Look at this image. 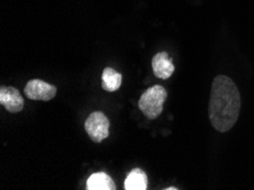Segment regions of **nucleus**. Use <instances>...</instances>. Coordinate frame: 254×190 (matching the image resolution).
I'll return each instance as SVG.
<instances>
[{
    "label": "nucleus",
    "mask_w": 254,
    "mask_h": 190,
    "mask_svg": "<svg viewBox=\"0 0 254 190\" xmlns=\"http://www.w3.org/2000/svg\"><path fill=\"white\" fill-rule=\"evenodd\" d=\"M84 130L94 142H102L110 134V120L103 112H92L84 122Z\"/></svg>",
    "instance_id": "obj_3"
},
{
    "label": "nucleus",
    "mask_w": 254,
    "mask_h": 190,
    "mask_svg": "<svg viewBox=\"0 0 254 190\" xmlns=\"http://www.w3.org/2000/svg\"><path fill=\"white\" fill-rule=\"evenodd\" d=\"M122 84L121 73L115 71L112 67H105L102 75V88L105 91L114 92L120 89Z\"/></svg>",
    "instance_id": "obj_9"
},
{
    "label": "nucleus",
    "mask_w": 254,
    "mask_h": 190,
    "mask_svg": "<svg viewBox=\"0 0 254 190\" xmlns=\"http://www.w3.org/2000/svg\"><path fill=\"white\" fill-rule=\"evenodd\" d=\"M88 190H115L114 181L109 174L105 172H97L91 174L87 180Z\"/></svg>",
    "instance_id": "obj_7"
},
{
    "label": "nucleus",
    "mask_w": 254,
    "mask_h": 190,
    "mask_svg": "<svg viewBox=\"0 0 254 190\" xmlns=\"http://www.w3.org/2000/svg\"><path fill=\"white\" fill-rule=\"evenodd\" d=\"M167 190H177L178 188H175V187H169V188H165Z\"/></svg>",
    "instance_id": "obj_10"
},
{
    "label": "nucleus",
    "mask_w": 254,
    "mask_h": 190,
    "mask_svg": "<svg viewBox=\"0 0 254 190\" xmlns=\"http://www.w3.org/2000/svg\"><path fill=\"white\" fill-rule=\"evenodd\" d=\"M152 67L154 75L159 79L167 80L175 72V65L172 63V60L169 57L168 53L160 52L157 53L152 60Z\"/></svg>",
    "instance_id": "obj_6"
},
{
    "label": "nucleus",
    "mask_w": 254,
    "mask_h": 190,
    "mask_svg": "<svg viewBox=\"0 0 254 190\" xmlns=\"http://www.w3.org/2000/svg\"><path fill=\"white\" fill-rule=\"evenodd\" d=\"M241 111L240 91L230 77L218 75L211 87L209 119L219 132H227L237 122Z\"/></svg>",
    "instance_id": "obj_1"
},
{
    "label": "nucleus",
    "mask_w": 254,
    "mask_h": 190,
    "mask_svg": "<svg viewBox=\"0 0 254 190\" xmlns=\"http://www.w3.org/2000/svg\"><path fill=\"white\" fill-rule=\"evenodd\" d=\"M148 180L146 173L141 169H133L128 173L125 180L126 190H146Z\"/></svg>",
    "instance_id": "obj_8"
},
{
    "label": "nucleus",
    "mask_w": 254,
    "mask_h": 190,
    "mask_svg": "<svg viewBox=\"0 0 254 190\" xmlns=\"http://www.w3.org/2000/svg\"><path fill=\"white\" fill-rule=\"evenodd\" d=\"M167 97V90L162 86L156 84L144 91L138 102V107L148 120H155L162 114L163 104Z\"/></svg>",
    "instance_id": "obj_2"
},
{
    "label": "nucleus",
    "mask_w": 254,
    "mask_h": 190,
    "mask_svg": "<svg viewBox=\"0 0 254 190\" xmlns=\"http://www.w3.org/2000/svg\"><path fill=\"white\" fill-rule=\"evenodd\" d=\"M0 104L9 113H18L24 107V99L16 88L1 87L0 88Z\"/></svg>",
    "instance_id": "obj_5"
},
{
    "label": "nucleus",
    "mask_w": 254,
    "mask_h": 190,
    "mask_svg": "<svg viewBox=\"0 0 254 190\" xmlns=\"http://www.w3.org/2000/svg\"><path fill=\"white\" fill-rule=\"evenodd\" d=\"M25 97L31 100H44L49 102L57 94V88L39 79H32L25 84Z\"/></svg>",
    "instance_id": "obj_4"
}]
</instances>
